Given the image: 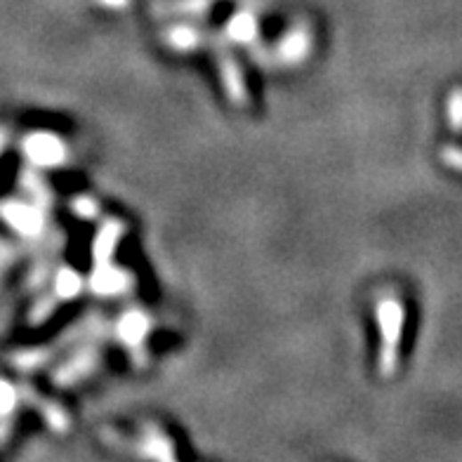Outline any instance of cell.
<instances>
[{"instance_id":"cell-20","label":"cell","mask_w":462,"mask_h":462,"mask_svg":"<svg viewBox=\"0 0 462 462\" xmlns=\"http://www.w3.org/2000/svg\"><path fill=\"white\" fill-rule=\"evenodd\" d=\"M7 142H10V130H7L5 126H0V156H3V151H5Z\"/></svg>"},{"instance_id":"cell-7","label":"cell","mask_w":462,"mask_h":462,"mask_svg":"<svg viewBox=\"0 0 462 462\" xmlns=\"http://www.w3.org/2000/svg\"><path fill=\"white\" fill-rule=\"evenodd\" d=\"M151 328H154V319H151V314H149L147 309L130 307L116 319L114 336L116 340L126 347V352L137 356L144 354V347H147V340L149 336H151Z\"/></svg>"},{"instance_id":"cell-5","label":"cell","mask_w":462,"mask_h":462,"mask_svg":"<svg viewBox=\"0 0 462 462\" xmlns=\"http://www.w3.org/2000/svg\"><path fill=\"white\" fill-rule=\"evenodd\" d=\"M215 53V64H217V76H220V83L224 87V94L227 100L234 104V107H248V87H246V76H243V69L239 67L234 53L229 50L220 38H210Z\"/></svg>"},{"instance_id":"cell-13","label":"cell","mask_w":462,"mask_h":462,"mask_svg":"<svg viewBox=\"0 0 462 462\" xmlns=\"http://www.w3.org/2000/svg\"><path fill=\"white\" fill-rule=\"evenodd\" d=\"M21 389L5 377H0V446L10 439L14 427V413L20 409Z\"/></svg>"},{"instance_id":"cell-17","label":"cell","mask_w":462,"mask_h":462,"mask_svg":"<svg viewBox=\"0 0 462 462\" xmlns=\"http://www.w3.org/2000/svg\"><path fill=\"white\" fill-rule=\"evenodd\" d=\"M100 203L94 201L93 196H74L71 199V213L78 220H97L100 217Z\"/></svg>"},{"instance_id":"cell-4","label":"cell","mask_w":462,"mask_h":462,"mask_svg":"<svg viewBox=\"0 0 462 462\" xmlns=\"http://www.w3.org/2000/svg\"><path fill=\"white\" fill-rule=\"evenodd\" d=\"M21 154L27 156V161L34 166V168L41 170H53L61 168L69 163V144L64 137H60L57 133H50V130H36V133H28L24 140H21Z\"/></svg>"},{"instance_id":"cell-18","label":"cell","mask_w":462,"mask_h":462,"mask_svg":"<svg viewBox=\"0 0 462 462\" xmlns=\"http://www.w3.org/2000/svg\"><path fill=\"white\" fill-rule=\"evenodd\" d=\"M14 248L12 246H10V243H5V241H0V276L5 274L7 269H10V264H12L14 262Z\"/></svg>"},{"instance_id":"cell-19","label":"cell","mask_w":462,"mask_h":462,"mask_svg":"<svg viewBox=\"0 0 462 462\" xmlns=\"http://www.w3.org/2000/svg\"><path fill=\"white\" fill-rule=\"evenodd\" d=\"M100 7H107V10H114V12H121L126 7H130L133 0H94Z\"/></svg>"},{"instance_id":"cell-16","label":"cell","mask_w":462,"mask_h":462,"mask_svg":"<svg viewBox=\"0 0 462 462\" xmlns=\"http://www.w3.org/2000/svg\"><path fill=\"white\" fill-rule=\"evenodd\" d=\"M53 356V347H34V349H21V352H14L10 356L14 369L20 370H36L41 369L43 363Z\"/></svg>"},{"instance_id":"cell-10","label":"cell","mask_w":462,"mask_h":462,"mask_svg":"<svg viewBox=\"0 0 462 462\" xmlns=\"http://www.w3.org/2000/svg\"><path fill=\"white\" fill-rule=\"evenodd\" d=\"M257 7L243 5L239 7L224 24V38L231 45L253 47L260 41V17H257Z\"/></svg>"},{"instance_id":"cell-15","label":"cell","mask_w":462,"mask_h":462,"mask_svg":"<svg viewBox=\"0 0 462 462\" xmlns=\"http://www.w3.org/2000/svg\"><path fill=\"white\" fill-rule=\"evenodd\" d=\"M21 191L27 194V199L41 203L45 208H53V189L47 187V182L41 180V174H36L34 170L20 174Z\"/></svg>"},{"instance_id":"cell-14","label":"cell","mask_w":462,"mask_h":462,"mask_svg":"<svg viewBox=\"0 0 462 462\" xmlns=\"http://www.w3.org/2000/svg\"><path fill=\"white\" fill-rule=\"evenodd\" d=\"M83 288H85V281L74 267L57 269V274L53 276V295L60 302H71L81 297Z\"/></svg>"},{"instance_id":"cell-3","label":"cell","mask_w":462,"mask_h":462,"mask_svg":"<svg viewBox=\"0 0 462 462\" xmlns=\"http://www.w3.org/2000/svg\"><path fill=\"white\" fill-rule=\"evenodd\" d=\"M50 208L31 199H5L0 201V222L24 239H41L47 234Z\"/></svg>"},{"instance_id":"cell-6","label":"cell","mask_w":462,"mask_h":462,"mask_svg":"<svg viewBox=\"0 0 462 462\" xmlns=\"http://www.w3.org/2000/svg\"><path fill=\"white\" fill-rule=\"evenodd\" d=\"M101 366V352L97 344H83L76 347V352L69 359L53 370V382L57 387H76L78 382H85L93 377Z\"/></svg>"},{"instance_id":"cell-12","label":"cell","mask_w":462,"mask_h":462,"mask_svg":"<svg viewBox=\"0 0 462 462\" xmlns=\"http://www.w3.org/2000/svg\"><path fill=\"white\" fill-rule=\"evenodd\" d=\"M210 41V36L199 28L196 24H173L163 31V43L173 50V53H196L201 50L206 43Z\"/></svg>"},{"instance_id":"cell-8","label":"cell","mask_w":462,"mask_h":462,"mask_svg":"<svg viewBox=\"0 0 462 462\" xmlns=\"http://www.w3.org/2000/svg\"><path fill=\"white\" fill-rule=\"evenodd\" d=\"M87 286L94 295H100L104 300H114V297H121L133 290L134 279L127 269L118 267L111 262H100V264H93V274L87 279Z\"/></svg>"},{"instance_id":"cell-9","label":"cell","mask_w":462,"mask_h":462,"mask_svg":"<svg viewBox=\"0 0 462 462\" xmlns=\"http://www.w3.org/2000/svg\"><path fill=\"white\" fill-rule=\"evenodd\" d=\"M133 449L142 458H158V460H173V458H177L173 439L166 434V429L158 422H144L142 425L140 434L133 439Z\"/></svg>"},{"instance_id":"cell-2","label":"cell","mask_w":462,"mask_h":462,"mask_svg":"<svg viewBox=\"0 0 462 462\" xmlns=\"http://www.w3.org/2000/svg\"><path fill=\"white\" fill-rule=\"evenodd\" d=\"M314 53V28L307 21H295L286 28L283 36L272 47H267V57H260L262 64H279L283 69H295L304 64Z\"/></svg>"},{"instance_id":"cell-21","label":"cell","mask_w":462,"mask_h":462,"mask_svg":"<svg viewBox=\"0 0 462 462\" xmlns=\"http://www.w3.org/2000/svg\"><path fill=\"white\" fill-rule=\"evenodd\" d=\"M241 5H250V7H257V10H264V7L272 3V0H239Z\"/></svg>"},{"instance_id":"cell-1","label":"cell","mask_w":462,"mask_h":462,"mask_svg":"<svg viewBox=\"0 0 462 462\" xmlns=\"http://www.w3.org/2000/svg\"><path fill=\"white\" fill-rule=\"evenodd\" d=\"M380 349H377V373L380 377H392L399 369V349H401L403 326H406V307L394 293H377L373 302Z\"/></svg>"},{"instance_id":"cell-11","label":"cell","mask_w":462,"mask_h":462,"mask_svg":"<svg viewBox=\"0 0 462 462\" xmlns=\"http://www.w3.org/2000/svg\"><path fill=\"white\" fill-rule=\"evenodd\" d=\"M126 222L118 220V217H107L101 222L93 239V264L114 260V253L118 250L123 236H126Z\"/></svg>"}]
</instances>
